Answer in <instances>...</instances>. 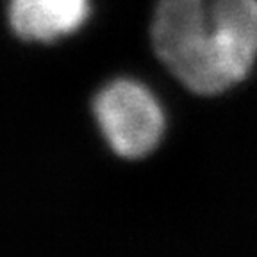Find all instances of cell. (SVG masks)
I'll return each mask as SVG.
<instances>
[{
	"mask_svg": "<svg viewBox=\"0 0 257 257\" xmlns=\"http://www.w3.org/2000/svg\"><path fill=\"white\" fill-rule=\"evenodd\" d=\"M152 45L179 82L198 95H218L234 82L204 0H161L154 15Z\"/></svg>",
	"mask_w": 257,
	"mask_h": 257,
	"instance_id": "6da1fadb",
	"label": "cell"
},
{
	"mask_svg": "<svg viewBox=\"0 0 257 257\" xmlns=\"http://www.w3.org/2000/svg\"><path fill=\"white\" fill-rule=\"evenodd\" d=\"M93 111L112 152L125 159L149 156L165 131V116L154 95L133 80H116L102 89Z\"/></svg>",
	"mask_w": 257,
	"mask_h": 257,
	"instance_id": "7a4b0ae2",
	"label": "cell"
},
{
	"mask_svg": "<svg viewBox=\"0 0 257 257\" xmlns=\"http://www.w3.org/2000/svg\"><path fill=\"white\" fill-rule=\"evenodd\" d=\"M88 0H11L9 24L25 41H54L84 24Z\"/></svg>",
	"mask_w": 257,
	"mask_h": 257,
	"instance_id": "3957f363",
	"label": "cell"
},
{
	"mask_svg": "<svg viewBox=\"0 0 257 257\" xmlns=\"http://www.w3.org/2000/svg\"><path fill=\"white\" fill-rule=\"evenodd\" d=\"M209 13L218 45L243 80L257 59V0H214Z\"/></svg>",
	"mask_w": 257,
	"mask_h": 257,
	"instance_id": "277c9868",
	"label": "cell"
}]
</instances>
